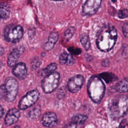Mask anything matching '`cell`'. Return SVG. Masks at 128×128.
<instances>
[{"mask_svg":"<svg viewBox=\"0 0 128 128\" xmlns=\"http://www.w3.org/2000/svg\"><path fill=\"white\" fill-rule=\"evenodd\" d=\"M40 92L37 90H34L28 92L18 102V108L21 110H26L34 104L38 99Z\"/></svg>","mask_w":128,"mask_h":128,"instance_id":"obj_7","label":"cell"},{"mask_svg":"<svg viewBox=\"0 0 128 128\" xmlns=\"http://www.w3.org/2000/svg\"><path fill=\"white\" fill-rule=\"evenodd\" d=\"M84 82V79L82 75H76L68 80L67 84L68 88L72 93L76 92L81 88Z\"/></svg>","mask_w":128,"mask_h":128,"instance_id":"obj_8","label":"cell"},{"mask_svg":"<svg viewBox=\"0 0 128 128\" xmlns=\"http://www.w3.org/2000/svg\"><path fill=\"white\" fill-rule=\"evenodd\" d=\"M117 40V32L112 26H103L98 34L96 44L98 48L102 52H107L114 46Z\"/></svg>","mask_w":128,"mask_h":128,"instance_id":"obj_1","label":"cell"},{"mask_svg":"<svg viewBox=\"0 0 128 128\" xmlns=\"http://www.w3.org/2000/svg\"><path fill=\"white\" fill-rule=\"evenodd\" d=\"M10 15V8L8 4L4 2L0 3V20L8 19Z\"/></svg>","mask_w":128,"mask_h":128,"instance_id":"obj_16","label":"cell"},{"mask_svg":"<svg viewBox=\"0 0 128 128\" xmlns=\"http://www.w3.org/2000/svg\"><path fill=\"white\" fill-rule=\"evenodd\" d=\"M102 1L100 0H88L83 6V12L87 15H92L98 10Z\"/></svg>","mask_w":128,"mask_h":128,"instance_id":"obj_9","label":"cell"},{"mask_svg":"<svg viewBox=\"0 0 128 128\" xmlns=\"http://www.w3.org/2000/svg\"><path fill=\"white\" fill-rule=\"evenodd\" d=\"M58 38V34L56 32H52L50 33L48 41L44 44L43 48L46 50H50L54 46Z\"/></svg>","mask_w":128,"mask_h":128,"instance_id":"obj_14","label":"cell"},{"mask_svg":"<svg viewBox=\"0 0 128 128\" xmlns=\"http://www.w3.org/2000/svg\"><path fill=\"white\" fill-rule=\"evenodd\" d=\"M74 58L70 54L64 52L62 53L59 58V62L62 64H72L74 62Z\"/></svg>","mask_w":128,"mask_h":128,"instance_id":"obj_17","label":"cell"},{"mask_svg":"<svg viewBox=\"0 0 128 128\" xmlns=\"http://www.w3.org/2000/svg\"><path fill=\"white\" fill-rule=\"evenodd\" d=\"M40 106H37L30 111L28 113V116L32 119H36L40 116Z\"/></svg>","mask_w":128,"mask_h":128,"instance_id":"obj_21","label":"cell"},{"mask_svg":"<svg viewBox=\"0 0 128 128\" xmlns=\"http://www.w3.org/2000/svg\"><path fill=\"white\" fill-rule=\"evenodd\" d=\"M65 128H83V126L82 124H78L71 122L66 126Z\"/></svg>","mask_w":128,"mask_h":128,"instance_id":"obj_25","label":"cell"},{"mask_svg":"<svg viewBox=\"0 0 128 128\" xmlns=\"http://www.w3.org/2000/svg\"><path fill=\"white\" fill-rule=\"evenodd\" d=\"M75 32V28L72 26L69 27L64 32V38L66 40H70L74 34Z\"/></svg>","mask_w":128,"mask_h":128,"instance_id":"obj_22","label":"cell"},{"mask_svg":"<svg viewBox=\"0 0 128 128\" xmlns=\"http://www.w3.org/2000/svg\"><path fill=\"white\" fill-rule=\"evenodd\" d=\"M2 66V63L1 62H0V68Z\"/></svg>","mask_w":128,"mask_h":128,"instance_id":"obj_31","label":"cell"},{"mask_svg":"<svg viewBox=\"0 0 128 128\" xmlns=\"http://www.w3.org/2000/svg\"><path fill=\"white\" fill-rule=\"evenodd\" d=\"M57 64L55 62H52L48 65L46 68L40 71V75L42 76H46L52 72L56 69Z\"/></svg>","mask_w":128,"mask_h":128,"instance_id":"obj_18","label":"cell"},{"mask_svg":"<svg viewBox=\"0 0 128 128\" xmlns=\"http://www.w3.org/2000/svg\"><path fill=\"white\" fill-rule=\"evenodd\" d=\"M60 80V74L54 72L43 78L41 82L42 90L46 94H49L54 91L58 86Z\"/></svg>","mask_w":128,"mask_h":128,"instance_id":"obj_6","label":"cell"},{"mask_svg":"<svg viewBox=\"0 0 128 128\" xmlns=\"http://www.w3.org/2000/svg\"><path fill=\"white\" fill-rule=\"evenodd\" d=\"M122 30L124 35L128 38V23H124L122 27Z\"/></svg>","mask_w":128,"mask_h":128,"instance_id":"obj_26","label":"cell"},{"mask_svg":"<svg viewBox=\"0 0 128 128\" xmlns=\"http://www.w3.org/2000/svg\"><path fill=\"white\" fill-rule=\"evenodd\" d=\"M20 116V111L16 108L10 109L7 112L5 118L4 122L6 126H10L16 123L19 119Z\"/></svg>","mask_w":128,"mask_h":128,"instance_id":"obj_12","label":"cell"},{"mask_svg":"<svg viewBox=\"0 0 128 128\" xmlns=\"http://www.w3.org/2000/svg\"><path fill=\"white\" fill-rule=\"evenodd\" d=\"M4 48L0 46V56H2L4 54Z\"/></svg>","mask_w":128,"mask_h":128,"instance_id":"obj_29","label":"cell"},{"mask_svg":"<svg viewBox=\"0 0 128 128\" xmlns=\"http://www.w3.org/2000/svg\"><path fill=\"white\" fill-rule=\"evenodd\" d=\"M120 128H128V118L124 119L121 122Z\"/></svg>","mask_w":128,"mask_h":128,"instance_id":"obj_27","label":"cell"},{"mask_svg":"<svg viewBox=\"0 0 128 128\" xmlns=\"http://www.w3.org/2000/svg\"><path fill=\"white\" fill-rule=\"evenodd\" d=\"M87 90L91 100L96 103H98L104 96L105 86L100 77L92 76L88 81Z\"/></svg>","mask_w":128,"mask_h":128,"instance_id":"obj_2","label":"cell"},{"mask_svg":"<svg viewBox=\"0 0 128 128\" xmlns=\"http://www.w3.org/2000/svg\"><path fill=\"white\" fill-rule=\"evenodd\" d=\"M58 122L56 115L53 112H47L45 113L42 119V125L46 127L52 128Z\"/></svg>","mask_w":128,"mask_h":128,"instance_id":"obj_13","label":"cell"},{"mask_svg":"<svg viewBox=\"0 0 128 128\" xmlns=\"http://www.w3.org/2000/svg\"><path fill=\"white\" fill-rule=\"evenodd\" d=\"M109 109L113 118L123 117L128 112V97L124 95L116 96L110 100Z\"/></svg>","mask_w":128,"mask_h":128,"instance_id":"obj_3","label":"cell"},{"mask_svg":"<svg viewBox=\"0 0 128 128\" xmlns=\"http://www.w3.org/2000/svg\"><path fill=\"white\" fill-rule=\"evenodd\" d=\"M118 16L120 18H124L128 17V10L122 9L118 12Z\"/></svg>","mask_w":128,"mask_h":128,"instance_id":"obj_24","label":"cell"},{"mask_svg":"<svg viewBox=\"0 0 128 128\" xmlns=\"http://www.w3.org/2000/svg\"><path fill=\"white\" fill-rule=\"evenodd\" d=\"M13 128H20L19 126H15Z\"/></svg>","mask_w":128,"mask_h":128,"instance_id":"obj_30","label":"cell"},{"mask_svg":"<svg viewBox=\"0 0 128 128\" xmlns=\"http://www.w3.org/2000/svg\"><path fill=\"white\" fill-rule=\"evenodd\" d=\"M41 62L38 58H34L30 62V67L33 70L38 68L40 65Z\"/></svg>","mask_w":128,"mask_h":128,"instance_id":"obj_23","label":"cell"},{"mask_svg":"<svg viewBox=\"0 0 128 128\" xmlns=\"http://www.w3.org/2000/svg\"><path fill=\"white\" fill-rule=\"evenodd\" d=\"M4 108H3L2 106L0 105V118L2 116L3 114H4Z\"/></svg>","mask_w":128,"mask_h":128,"instance_id":"obj_28","label":"cell"},{"mask_svg":"<svg viewBox=\"0 0 128 128\" xmlns=\"http://www.w3.org/2000/svg\"><path fill=\"white\" fill-rule=\"evenodd\" d=\"M24 48L22 46H18L14 48L10 52L8 57L7 64L10 67H12L16 64L20 56L24 52Z\"/></svg>","mask_w":128,"mask_h":128,"instance_id":"obj_10","label":"cell"},{"mask_svg":"<svg viewBox=\"0 0 128 128\" xmlns=\"http://www.w3.org/2000/svg\"><path fill=\"white\" fill-rule=\"evenodd\" d=\"M18 91V83L12 77L7 78L4 83L0 86V98L8 102L14 101Z\"/></svg>","mask_w":128,"mask_h":128,"instance_id":"obj_4","label":"cell"},{"mask_svg":"<svg viewBox=\"0 0 128 128\" xmlns=\"http://www.w3.org/2000/svg\"><path fill=\"white\" fill-rule=\"evenodd\" d=\"M23 34V28L18 24L7 25L4 30V37L5 40L12 43L18 42L22 38Z\"/></svg>","mask_w":128,"mask_h":128,"instance_id":"obj_5","label":"cell"},{"mask_svg":"<svg viewBox=\"0 0 128 128\" xmlns=\"http://www.w3.org/2000/svg\"><path fill=\"white\" fill-rule=\"evenodd\" d=\"M114 89L120 93L128 92V78H124L116 84L114 86Z\"/></svg>","mask_w":128,"mask_h":128,"instance_id":"obj_15","label":"cell"},{"mask_svg":"<svg viewBox=\"0 0 128 128\" xmlns=\"http://www.w3.org/2000/svg\"><path fill=\"white\" fill-rule=\"evenodd\" d=\"M88 116L84 114H78L74 116L72 118V122L78 124H83L87 120Z\"/></svg>","mask_w":128,"mask_h":128,"instance_id":"obj_20","label":"cell"},{"mask_svg":"<svg viewBox=\"0 0 128 128\" xmlns=\"http://www.w3.org/2000/svg\"><path fill=\"white\" fill-rule=\"evenodd\" d=\"M12 74L20 80L24 79L28 74V70L26 64L24 62L16 64L12 69Z\"/></svg>","mask_w":128,"mask_h":128,"instance_id":"obj_11","label":"cell"},{"mask_svg":"<svg viewBox=\"0 0 128 128\" xmlns=\"http://www.w3.org/2000/svg\"><path fill=\"white\" fill-rule=\"evenodd\" d=\"M80 42L86 50H88L90 47V41L89 37L86 34H83L80 36Z\"/></svg>","mask_w":128,"mask_h":128,"instance_id":"obj_19","label":"cell"}]
</instances>
